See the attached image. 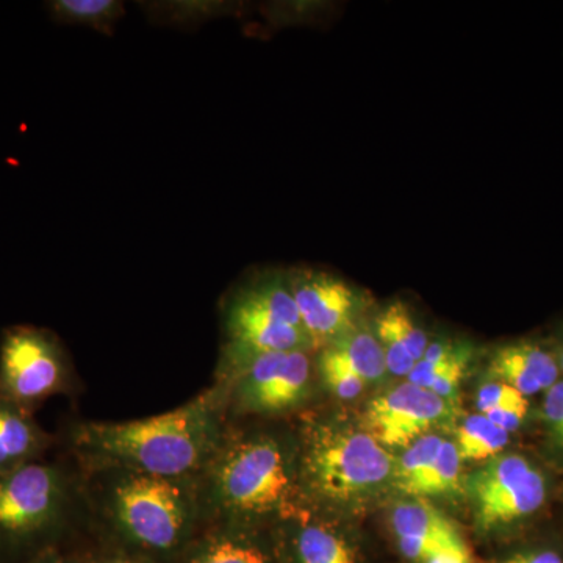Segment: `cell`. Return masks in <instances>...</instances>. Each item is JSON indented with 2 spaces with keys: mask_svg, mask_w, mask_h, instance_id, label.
<instances>
[{
  "mask_svg": "<svg viewBox=\"0 0 563 563\" xmlns=\"http://www.w3.org/2000/svg\"><path fill=\"white\" fill-rule=\"evenodd\" d=\"M91 477L92 507L120 553L152 563L184 559L201 533L199 477L106 470Z\"/></svg>",
  "mask_w": 563,
  "mask_h": 563,
  "instance_id": "2",
  "label": "cell"
},
{
  "mask_svg": "<svg viewBox=\"0 0 563 563\" xmlns=\"http://www.w3.org/2000/svg\"><path fill=\"white\" fill-rule=\"evenodd\" d=\"M424 563H473V559L468 547L461 540L440 548Z\"/></svg>",
  "mask_w": 563,
  "mask_h": 563,
  "instance_id": "28",
  "label": "cell"
},
{
  "mask_svg": "<svg viewBox=\"0 0 563 563\" xmlns=\"http://www.w3.org/2000/svg\"><path fill=\"white\" fill-rule=\"evenodd\" d=\"M470 357H472V354H470L468 346L463 344L453 361L448 363L442 369V373L433 380L429 390L439 395L444 401L455 398L459 385H461L463 379V374H465L466 368H468Z\"/></svg>",
  "mask_w": 563,
  "mask_h": 563,
  "instance_id": "24",
  "label": "cell"
},
{
  "mask_svg": "<svg viewBox=\"0 0 563 563\" xmlns=\"http://www.w3.org/2000/svg\"><path fill=\"white\" fill-rule=\"evenodd\" d=\"M461 462L455 443L444 440L431 472L424 477L413 498L446 495L457 490Z\"/></svg>",
  "mask_w": 563,
  "mask_h": 563,
  "instance_id": "22",
  "label": "cell"
},
{
  "mask_svg": "<svg viewBox=\"0 0 563 563\" xmlns=\"http://www.w3.org/2000/svg\"><path fill=\"white\" fill-rule=\"evenodd\" d=\"M85 563H152V562L143 561V559H139V558H132V555L120 553V551H114V553L98 555V558L91 559V561H88Z\"/></svg>",
  "mask_w": 563,
  "mask_h": 563,
  "instance_id": "31",
  "label": "cell"
},
{
  "mask_svg": "<svg viewBox=\"0 0 563 563\" xmlns=\"http://www.w3.org/2000/svg\"><path fill=\"white\" fill-rule=\"evenodd\" d=\"M322 350L331 352L333 357L339 358L366 384L377 383L387 374L383 346L372 329L357 325Z\"/></svg>",
  "mask_w": 563,
  "mask_h": 563,
  "instance_id": "17",
  "label": "cell"
},
{
  "mask_svg": "<svg viewBox=\"0 0 563 563\" xmlns=\"http://www.w3.org/2000/svg\"><path fill=\"white\" fill-rule=\"evenodd\" d=\"M52 446L54 437L31 410L0 395V477L43 461Z\"/></svg>",
  "mask_w": 563,
  "mask_h": 563,
  "instance_id": "13",
  "label": "cell"
},
{
  "mask_svg": "<svg viewBox=\"0 0 563 563\" xmlns=\"http://www.w3.org/2000/svg\"><path fill=\"white\" fill-rule=\"evenodd\" d=\"M25 563H85L80 559L70 558V555L63 553L60 548H54V550L44 551L31 561Z\"/></svg>",
  "mask_w": 563,
  "mask_h": 563,
  "instance_id": "30",
  "label": "cell"
},
{
  "mask_svg": "<svg viewBox=\"0 0 563 563\" xmlns=\"http://www.w3.org/2000/svg\"><path fill=\"white\" fill-rule=\"evenodd\" d=\"M391 526L398 540H421V542L462 540L461 532L453 521L421 498L396 504L391 514Z\"/></svg>",
  "mask_w": 563,
  "mask_h": 563,
  "instance_id": "16",
  "label": "cell"
},
{
  "mask_svg": "<svg viewBox=\"0 0 563 563\" xmlns=\"http://www.w3.org/2000/svg\"><path fill=\"white\" fill-rule=\"evenodd\" d=\"M503 563H563V558L553 550H536L515 554Z\"/></svg>",
  "mask_w": 563,
  "mask_h": 563,
  "instance_id": "29",
  "label": "cell"
},
{
  "mask_svg": "<svg viewBox=\"0 0 563 563\" xmlns=\"http://www.w3.org/2000/svg\"><path fill=\"white\" fill-rule=\"evenodd\" d=\"M488 373L498 383L514 387L523 396L548 391L559 379L558 355L533 340L503 344L493 351Z\"/></svg>",
  "mask_w": 563,
  "mask_h": 563,
  "instance_id": "12",
  "label": "cell"
},
{
  "mask_svg": "<svg viewBox=\"0 0 563 563\" xmlns=\"http://www.w3.org/2000/svg\"><path fill=\"white\" fill-rule=\"evenodd\" d=\"M296 563H355L350 544L328 526H299L292 536Z\"/></svg>",
  "mask_w": 563,
  "mask_h": 563,
  "instance_id": "19",
  "label": "cell"
},
{
  "mask_svg": "<svg viewBox=\"0 0 563 563\" xmlns=\"http://www.w3.org/2000/svg\"><path fill=\"white\" fill-rule=\"evenodd\" d=\"M288 282L313 350H322L357 328L362 299L350 284L306 268L288 274Z\"/></svg>",
  "mask_w": 563,
  "mask_h": 563,
  "instance_id": "10",
  "label": "cell"
},
{
  "mask_svg": "<svg viewBox=\"0 0 563 563\" xmlns=\"http://www.w3.org/2000/svg\"><path fill=\"white\" fill-rule=\"evenodd\" d=\"M84 483L58 462L0 477V563H25L58 547L74 521Z\"/></svg>",
  "mask_w": 563,
  "mask_h": 563,
  "instance_id": "4",
  "label": "cell"
},
{
  "mask_svg": "<svg viewBox=\"0 0 563 563\" xmlns=\"http://www.w3.org/2000/svg\"><path fill=\"white\" fill-rule=\"evenodd\" d=\"M507 443L509 433L483 413L466 418L455 432V448L462 462L490 461L503 453Z\"/></svg>",
  "mask_w": 563,
  "mask_h": 563,
  "instance_id": "20",
  "label": "cell"
},
{
  "mask_svg": "<svg viewBox=\"0 0 563 563\" xmlns=\"http://www.w3.org/2000/svg\"><path fill=\"white\" fill-rule=\"evenodd\" d=\"M521 404H528L526 396L510 385L498 383V380L481 387L476 398L477 410L483 415L501 407L521 406Z\"/></svg>",
  "mask_w": 563,
  "mask_h": 563,
  "instance_id": "26",
  "label": "cell"
},
{
  "mask_svg": "<svg viewBox=\"0 0 563 563\" xmlns=\"http://www.w3.org/2000/svg\"><path fill=\"white\" fill-rule=\"evenodd\" d=\"M448 413L450 402L428 388L407 383L369 404L366 424L383 446L407 448L439 426Z\"/></svg>",
  "mask_w": 563,
  "mask_h": 563,
  "instance_id": "11",
  "label": "cell"
},
{
  "mask_svg": "<svg viewBox=\"0 0 563 563\" xmlns=\"http://www.w3.org/2000/svg\"><path fill=\"white\" fill-rule=\"evenodd\" d=\"M476 523L483 531L523 521L548 498L544 474L520 454H499L466 479Z\"/></svg>",
  "mask_w": 563,
  "mask_h": 563,
  "instance_id": "9",
  "label": "cell"
},
{
  "mask_svg": "<svg viewBox=\"0 0 563 563\" xmlns=\"http://www.w3.org/2000/svg\"><path fill=\"white\" fill-rule=\"evenodd\" d=\"M558 361L559 365H561V369H563V335L561 343H559Z\"/></svg>",
  "mask_w": 563,
  "mask_h": 563,
  "instance_id": "32",
  "label": "cell"
},
{
  "mask_svg": "<svg viewBox=\"0 0 563 563\" xmlns=\"http://www.w3.org/2000/svg\"><path fill=\"white\" fill-rule=\"evenodd\" d=\"M47 9L52 20L60 24L85 25L109 35L125 14L120 0H54Z\"/></svg>",
  "mask_w": 563,
  "mask_h": 563,
  "instance_id": "18",
  "label": "cell"
},
{
  "mask_svg": "<svg viewBox=\"0 0 563 563\" xmlns=\"http://www.w3.org/2000/svg\"><path fill=\"white\" fill-rule=\"evenodd\" d=\"M228 388V410L276 415L298 409L312 390L307 351L263 352L217 373Z\"/></svg>",
  "mask_w": 563,
  "mask_h": 563,
  "instance_id": "8",
  "label": "cell"
},
{
  "mask_svg": "<svg viewBox=\"0 0 563 563\" xmlns=\"http://www.w3.org/2000/svg\"><path fill=\"white\" fill-rule=\"evenodd\" d=\"M374 335L383 346L387 372L409 376L429 346L428 333L402 301L388 303L374 321Z\"/></svg>",
  "mask_w": 563,
  "mask_h": 563,
  "instance_id": "14",
  "label": "cell"
},
{
  "mask_svg": "<svg viewBox=\"0 0 563 563\" xmlns=\"http://www.w3.org/2000/svg\"><path fill=\"white\" fill-rule=\"evenodd\" d=\"M228 388L217 383L172 412L128 422H79L69 446L81 472L199 477L224 439Z\"/></svg>",
  "mask_w": 563,
  "mask_h": 563,
  "instance_id": "1",
  "label": "cell"
},
{
  "mask_svg": "<svg viewBox=\"0 0 563 563\" xmlns=\"http://www.w3.org/2000/svg\"><path fill=\"white\" fill-rule=\"evenodd\" d=\"M181 563H272L262 547L236 526H210L191 544Z\"/></svg>",
  "mask_w": 563,
  "mask_h": 563,
  "instance_id": "15",
  "label": "cell"
},
{
  "mask_svg": "<svg viewBox=\"0 0 563 563\" xmlns=\"http://www.w3.org/2000/svg\"><path fill=\"white\" fill-rule=\"evenodd\" d=\"M225 343L218 372L263 352L313 350L288 276L269 274L233 292L222 309Z\"/></svg>",
  "mask_w": 563,
  "mask_h": 563,
  "instance_id": "6",
  "label": "cell"
},
{
  "mask_svg": "<svg viewBox=\"0 0 563 563\" xmlns=\"http://www.w3.org/2000/svg\"><path fill=\"white\" fill-rule=\"evenodd\" d=\"M207 523L240 526L282 512L295 488L287 448L266 433L224 439L199 476Z\"/></svg>",
  "mask_w": 563,
  "mask_h": 563,
  "instance_id": "3",
  "label": "cell"
},
{
  "mask_svg": "<svg viewBox=\"0 0 563 563\" xmlns=\"http://www.w3.org/2000/svg\"><path fill=\"white\" fill-rule=\"evenodd\" d=\"M443 442L442 437L428 433L407 446L406 453L395 463L391 483L399 492L415 496L424 477L431 472Z\"/></svg>",
  "mask_w": 563,
  "mask_h": 563,
  "instance_id": "21",
  "label": "cell"
},
{
  "mask_svg": "<svg viewBox=\"0 0 563 563\" xmlns=\"http://www.w3.org/2000/svg\"><path fill=\"white\" fill-rule=\"evenodd\" d=\"M529 402L521 404V406L501 407V409L492 410V412L484 413L499 429L507 433L518 431L525 422L526 415H528Z\"/></svg>",
  "mask_w": 563,
  "mask_h": 563,
  "instance_id": "27",
  "label": "cell"
},
{
  "mask_svg": "<svg viewBox=\"0 0 563 563\" xmlns=\"http://www.w3.org/2000/svg\"><path fill=\"white\" fill-rule=\"evenodd\" d=\"M395 463L372 433L314 424L307 429L298 472L313 498L350 503L390 483Z\"/></svg>",
  "mask_w": 563,
  "mask_h": 563,
  "instance_id": "5",
  "label": "cell"
},
{
  "mask_svg": "<svg viewBox=\"0 0 563 563\" xmlns=\"http://www.w3.org/2000/svg\"><path fill=\"white\" fill-rule=\"evenodd\" d=\"M543 420L551 444L563 454V380H558L547 391L543 402Z\"/></svg>",
  "mask_w": 563,
  "mask_h": 563,
  "instance_id": "25",
  "label": "cell"
},
{
  "mask_svg": "<svg viewBox=\"0 0 563 563\" xmlns=\"http://www.w3.org/2000/svg\"><path fill=\"white\" fill-rule=\"evenodd\" d=\"M74 385L73 363L57 335L36 325H11L0 336V395L25 409Z\"/></svg>",
  "mask_w": 563,
  "mask_h": 563,
  "instance_id": "7",
  "label": "cell"
},
{
  "mask_svg": "<svg viewBox=\"0 0 563 563\" xmlns=\"http://www.w3.org/2000/svg\"><path fill=\"white\" fill-rule=\"evenodd\" d=\"M318 372H320L322 384L329 388L339 399L350 401L357 398L365 390L366 383L352 373L344 363L333 357L328 350H320L318 355Z\"/></svg>",
  "mask_w": 563,
  "mask_h": 563,
  "instance_id": "23",
  "label": "cell"
}]
</instances>
